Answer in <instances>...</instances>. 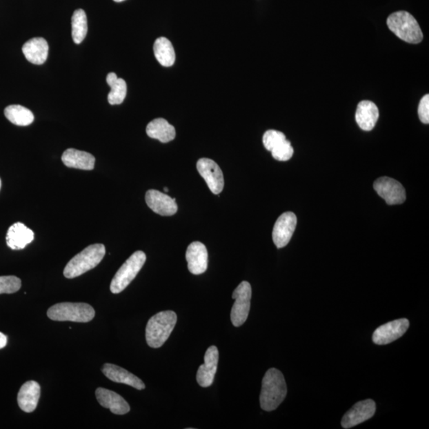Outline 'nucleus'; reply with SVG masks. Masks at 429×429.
<instances>
[{
	"label": "nucleus",
	"instance_id": "f257e3e1",
	"mask_svg": "<svg viewBox=\"0 0 429 429\" xmlns=\"http://www.w3.org/2000/svg\"><path fill=\"white\" fill-rule=\"evenodd\" d=\"M287 386L280 370L271 368L266 373L261 383L260 406L265 411L275 410L286 399Z\"/></svg>",
	"mask_w": 429,
	"mask_h": 429
},
{
	"label": "nucleus",
	"instance_id": "f03ea898",
	"mask_svg": "<svg viewBox=\"0 0 429 429\" xmlns=\"http://www.w3.org/2000/svg\"><path fill=\"white\" fill-rule=\"evenodd\" d=\"M177 321L174 311H163L151 317L146 328V343L150 348H159L169 339Z\"/></svg>",
	"mask_w": 429,
	"mask_h": 429
},
{
	"label": "nucleus",
	"instance_id": "7ed1b4c3",
	"mask_svg": "<svg viewBox=\"0 0 429 429\" xmlns=\"http://www.w3.org/2000/svg\"><path fill=\"white\" fill-rule=\"evenodd\" d=\"M106 249L103 244L88 246L81 253L73 257L66 266L64 276L72 279L96 268L106 255Z\"/></svg>",
	"mask_w": 429,
	"mask_h": 429
},
{
	"label": "nucleus",
	"instance_id": "20e7f679",
	"mask_svg": "<svg viewBox=\"0 0 429 429\" xmlns=\"http://www.w3.org/2000/svg\"><path fill=\"white\" fill-rule=\"evenodd\" d=\"M387 26L396 36L408 43L418 44L423 39V33L417 21L404 10L391 14Z\"/></svg>",
	"mask_w": 429,
	"mask_h": 429
},
{
	"label": "nucleus",
	"instance_id": "39448f33",
	"mask_svg": "<svg viewBox=\"0 0 429 429\" xmlns=\"http://www.w3.org/2000/svg\"><path fill=\"white\" fill-rule=\"evenodd\" d=\"M47 316L54 321L87 323L95 317V310L86 303L65 302L50 307Z\"/></svg>",
	"mask_w": 429,
	"mask_h": 429
},
{
	"label": "nucleus",
	"instance_id": "423d86ee",
	"mask_svg": "<svg viewBox=\"0 0 429 429\" xmlns=\"http://www.w3.org/2000/svg\"><path fill=\"white\" fill-rule=\"evenodd\" d=\"M146 260V254L143 251L139 250L125 261L112 281L110 290L112 294H119L130 284V282L135 279L139 272L143 268Z\"/></svg>",
	"mask_w": 429,
	"mask_h": 429
},
{
	"label": "nucleus",
	"instance_id": "0eeeda50",
	"mask_svg": "<svg viewBox=\"0 0 429 429\" xmlns=\"http://www.w3.org/2000/svg\"><path fill=\"white\" fill-rule=\"evenodd\" d=\"M252 290L248 281H243L233 292L235 300L231 312V320L235 327L242 326L248 320L250 308Z\"/></svg>",
	"mask_w": 429,
	"mask_h": 429
},
{
	"label": "nucleus",
	"instance_id": "6e6552de",
	"mask_svg": "<svg viewBox=\"0 0 429 429\" xmlns=\"http://www.w3.org/2000/svg\"><path fill=\"white\" fill-rule=\"evenodd\" d=\"M375 190L379 197L384 199L387 205H401L405 202L406 192L400 182L388 177H380L375 181Z\"/></svg>",
	"mask_w": 429,
	"mask_h": 429
},
{
	"label": "nucleus",
	"instance_id": "1a4fd4ad",
	"mask_svg": "<svg viewBox=\"0 0 429 429\" xmlns=\"http://www.w3.org/2000/svg\"><path fill=\"white\" fill-rule=\"evenodd\" d=\"M199 174L207 183L213 194L219 195L224 187L223 172L217 162L209 159H199L197 163Z\"/></svg>",
	"mask_w": 429,
	"mask_h": 429
},
{
	"label": "nucleus",
	"instance_id": "9d476101",
	"mask_svg": "<svg viewBox=\"0 0 429 429\" xmlns=\"http://www.w3.org/2000/svg\"><path fill=\"white\" fill-rule=\"evenodd\" d=\"M409 327L410 321L405 318L386 323L376 329L373 333V342L378 345L389 344L401 338Z\"/></svg>",
	"mask_w": 429,
	"mask_h": 429
},
{
	"label": "nucleus",
	"instance_id": "9b49d317",
	"mask_svg": "<svg viewBox=\"0 0 429 429\" xmlns=\"http://www.w3.org/2000/svg\"><path fill=\"white\" fill-rule=\"evenodd\" d=\"M297 219L295 213L285 212L277 219L273 229L274 243L277 248H282L290 243L297 227Z\"/></svg>",
	"mask_w": 429,
	"mask_h": 429
},
{
	"label": "nucleus",
	"instance_id": "f8f14e48",
	"mask_svg": "<svg viewBox=\"0 0 429 429\" xmlns=\"http://www.w3.org/2000/svg\"><path fill=\"white\" fill-rule=\"evenodd\" d=\"M375 411L376 405L373 400L361 401L343 416L341 426L347 429L357 426L359 423L370 419L375 415Z\"/></svg>",
	"mask_w": 429,
	"mask_h": 429
},
{
	"label": "nucleus",
	"instance_id": "ddd939ff",
	"mask_svg": "<svg viewBox=\"0 0 429 429\" xmlns=\"http://www.w3.org/2000/svg\"><path fill=\"white\" fill-rule=\"evenodd\" d=\"M146 202L148 207L162 217L174 216L179 210L176 199L158 190H150L146 193Z\"/></svg>",
	"mask_w": 429,
	"mask_h": 429
},
{
	"label": "nucleus",
	"instance_id": "4468645a",
	"mask_svg": "<svg viewBox=\"0 0 429 429\" xmlns=\"http://www.w3.org/2000/svg\"><path fill=\"white\" fill-rule=\"evenodd\" d=\"M186 258L188 269L191 274L199 275L207 270L208 254L205 244L201 242L192 243L187 248Z\"/></svg>",
	"mask_w": 429,
	"mask_h": 429
},
{
	"label": "nucleus",
	"instance_id": "2eb2a0df",
	"mask_svg": "<svg viewBox=\"0 0 429 429\" xmlns=\"http://www.w3.org/2000/svg\"><path fill=\"white\" fill-rule=\"evenodd\" d=\"M219 362V350L216 346L208 348L205 355V363L199 368L197 381L201 387H208L213 383Z\"/></svg>",
	"mask_w": 429,
	"mask_h": 429
},
{
	"label": "nucleus",
	"instance_id": "dca6fc26",
	"mask_svg": "<svg viewBox=\"0 0 429 429\" xmlns=\"http://www.w3.org/2000/svg\"><path fill=\"white\" fill-rule=\"evenodd\" d=\"M102 372L108 379L114 381V383L128 385L139 390L146 388L143 381L139 379L137 376L130 373L129 371L119 367V366L106 363L103 366Z\"/></svg>",
	"mask_w": 429,
	"mask_h": 429
},
{
	"label": "nucleus",
	"instance_id": "f3484780",
	"mask_svg": "<svg viewBox=\"0 0 429 429\" xmlns=\"http://www.w3.org/2000/svg\"><path fill=\"white\" fill-rule=\"evenodd\" d=\"M96 397L99 404L111 410L114 415H124L130 410L128 403L123 397L112 390L98 388L96 390Z\"/></svg>",
	"mask_w": 429,
	"mask_h": 429
},
{
	"label": "nucleus",
	"instance_id": "a211bd4d",
	"mask_svg": "<svg viewBox=\"0 0 429 429\" xmlns=\"http://www.w3.org/2000/svg\"><path fill=\"white\" fill-rule=\"evenodd\" d=\"M41 387L34 381H27L21 387L18 395V404L20 409L26 412H32L36 410L40 399Z\"/></svg>",
	"mask_w": 429,
	"mask_h": 429
},
{
	"label": "nucleus",
	"instance_id": "6ab92c4d",
	"mask_svg": "<svg viewBox=\"0 0 429 429\" xmlns=\"http://www.w3.org/2000/svg\"><path fill=\"white\" fill-rule=\"evenodd\" d=\"M61 160L69 168L83 170H92L96 161L92 154L73 148L66 150L62 154Z\"/></svg>",
	"mask_w": 429,
	"mask_h": 429
},
{
	"label": "nucleus",
	"instance_id": "aec40b11",
	"mask_svg": "<svg viewBox=\"0 0 429 429\" xmlns=\"http://www.w3.org/2000/svg\"><path fill=\"white\" fill-rule=\"evenodd\" d=\"M34 239V234L25 224L17 223L10 226L7 234V244L10 249L22 250Z\"/></svg>",
	"mask_w": 429,
	"mask_h": 429
},
{
	"label": "nucleus",
	"instance_id": "412c9836",
	"mask_svg": "<svg viewBox=\"0 0 429 429\" xmlns=\"http://www.w3.org/2000/svg\"><path fill=\"white\" fill-rule=\"evenodd\" d=\"M379 118V108L375 103L363 101L359 103L355 113V120L361 129L365 132L373 130Z\"/></svg>",
	"mask_w": 429,
	"mask_h": 429
},
{
	"label": "nucleus",
	"instance_id": "4be33fe9",
	"mask_svg": "<svg viewBox=\"0 0 429 429\" xmlns=\"http://www.w3.org/2000/svg\"><path fill=\"white\" fill-rule=\"evenodd\" d=\"M23 53L30 63L34 65H43L49 53V45L43 38L30 39L23 46Z\"/></svg>",
	"mask_w": 429,
	"mask_h": 429
},
{
	"label": "nucleus",
	"instance_id": "5701e85b",
	"mask_svg": "<svg viewBox=\"0 0 429 429\" xmlns=\"http://www.w3.org/2000/svg\"><path fill=\"white\" fill-rule=\"evenodd\" d=\"M146 134L151 139H158L162 143H167L175 139L176 130L174 126L165 119L158 118L148 123Z\"/></svg>",
	"mask_w": 429,
	"mask_h": 429
},
{
	"label": "nucleus",
	"instance_id": "b1692460",
	"mask_svg": "<svg viewBox=\"0 0 429 429\" xmlns=\"http://www.w3.org/2000/svg\"><path fill=\"white\" fill-rule=\"evenodd\" d=\"M107 83L109 87L111 88V91H110L108 96V103L112 104V106L121 104L124 101L126 96H127V83L122 78H118L114 72L108 73Z\"/></svg>",
	"mask_w": 429,
	"mask_h": 429
},
{
	"label": "nucleus",
	"instance_id": "393cba45",
	"mask_svg": "<svg viewBox=\"0 0 429 429\" xmlns=\"http://www.w3.org/2000/svg\"><path fill=\"white\" fill-rule=\"evenodd\" d=\"M154 52L156 59L162 66H174L176 60L175 51L169 39L164 37L157 39L154 45Z\"/></svg>",
	"mask_w": 429,
	"mask_h": 429
},
{
	"label": "nucleus",
	"instance_id": "a878e982",
	"mask_svg": "<svg viewBox=\"0 0 429 429\" xmlns=\"http://www.w3.org/2000/svg\"><path fill=\"white\" fill-rule=\"evenodd\" d=\"M5 117L10 123L14 125L29 126L34 122V116L32 112L27 108L14 104L10 106L4 110Z\"/></svg>",
	"mask_w": 429,
	"mask_h": 429
},
{
	"label": "nucleus",
	"instance_id": "bb28decb",
	"mask_svg": "<svg viewBox=\"0 0 429 429\" xmlns=\"http://www.w3.org/2000/svg\"><path fill=\"white\" fill-rule=\"evenodd\" d=\"M88 33V20L85 10L77 9L72 17V37L76 44H81Z\"/></svg>",
	"mask_w": 429,
	"mask_h": 429
},
{
	"label": "nucleus",
	"instance_id": "cd10ccee",
	"mask_svg": "<svg viewBox=\"0 0 429 429\" xmlns=\"http://www.w3.org/2000/svg\"><path fill=\"white\" fill-rule=\"evenodd\" d=\"M22 286V281L15 276L0 277V295H12L18 292Z\"/></svg>",
	"mask_w": 429,
	"mask_h": 429
},
{
	"label": "nucleus",
	"instance_id": "c85d7f7f",
	"mask_svg": "<svg viewBox=\"0 0 429 429\" xmlns=\"http://www.w3.org/2000/svg\"><path fill=\"white\" fill-rule=\"evenodd\" d=\"M270 152L275 159L280 161H286L292 158L295 151L290 141L286 139L283 143L276 146Z\"/></svg>",
	"mask_w": 429,
	"mask_h": 429
},
{
	"label": "nucleus",
	"instance_id": "c756f323",
	"mask_svg": "<svg viewBox=\"0 0 429 429\" xmlns=\"http://www.w3.org/2000/svg\"><path fill=\"white\" fill-rule=\"evenodd\" d=\"M286 140V135L275 130H269L263 135V142L265 148L269 151L275 149L276 146Z\"/></svg>",
	"mask_w": 429,
	"mask_h": 429
},
{
	"label": "nucleus",
	"instance_id": "7c9ffc66",
	"mask_svg": "<svg viewBox=\"0 0 429 429\" xmlns=\"http://www.w3.org/2000/svg\"><path fill=\"white\" fill-rule=\"evenodd\" d=\"M418 116L423 123H429V95L427 94L421 99L418 107Z\"/></svg>",
	"mask_w": 429,
	"mask_h": 429
},
{
	"label": "nucleus",
	"instance_id": "2f4dec72",
	"mask_svg": "<svg viewBox=\"0 0 429 429\" xmlns=\"http://www.w3.org/2000/svg\"><path fill=\"white\" fill-rule=\"evenodd\" d=\"M8 343V337L2 332H0V349L6 347Z\"/></svg>",
	"mask_w": 429,
	"mask_h": 429
},
{
	"label": "nucleus",
	"instance_id": "473e14b6",
	"mask_svg": "<svg viewBox=\"0 0 429 429\" xmlns=\"http://www.w3.org/2000/svg\"><path fill=\"white\" fill-rule=\"evenodd\" d=\"M114 2L120 3L124 1V0H114Z\"/></svg>",
	"mask_w": 429,
	"mask_h": 429
},
{
	"label": "nucleus",
	"instance_id": "72a5a7b5",
	"mask_svg": "<svg viewBox=\"0 0 429 429\" xmlns=\"http://www.w3.org/2000/svg\"><path fill=\"white\" fill-rule=\"evenodd\" d=\"M164 190H165L166 192H169L168 188H167V187H166L164 188Z\"/></svg>",
	"mask_w": 429,
	"mask_h": 429
},
{
	"label": "nucleus",
	"instance_id": "f704fd0d",
	"mask_svg": "<svg viewBox=\"0 0 429 429\" xmlns=\"http://www.w3.org/2000/svg\"><path fill=\"white\" fill-rule=\"evenodd\" d=\"M1 187H2V182H1V179H0V190H1Z\"/></svg>",
	"mask_w": 429,
	"mask_h": 429
}]
</instances>
